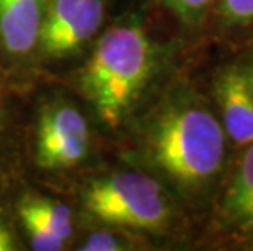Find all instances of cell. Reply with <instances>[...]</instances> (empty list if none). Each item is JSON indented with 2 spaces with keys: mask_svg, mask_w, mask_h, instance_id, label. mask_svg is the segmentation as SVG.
<instances>
[{
  "mask_svg": "<svg viewBox=\"0 0 253 251\" xmlns=\"http://www.w3.org/2000/svg\"><path fill=\"white\" fill-rule=\"evenodd\" d=\"M15 217L18 223H33L54 233L67 245L75 237L77 214L67 202L54 197L23 191V194H20L15 202Z\"/></svg>",
  "mask_w": 253,
  "mask_h": 251,
  "instance_id": "10",
  "label": "cell"
},
{
  "mask_svg": "<svg viewBox=\"0 0 253 251\" xmlns=\"http://www.w3.org/2000/svg\"><path fill=\"white\" fill-rule=\"evenodd\" d=\"M47 0H0V61L21 90L40 75L38 46Z\"/></svg>",
  "mask_w": 253,
  "mask_h": 251,
  "instance_id": "6",
  "label": "cell"
},
{
  "mask_svg": "<svg viewBox=\"0 0 253 251\" xmlns=\"http://www.w3.org/2000/svg\"><path fill=\"white\" fill-rule=\"evenodd\" d=\"M77 217L87 227H111L144 238L181 230L185 209L165 186L127 165L91 170L72 183Z\"/></svg>",
  "mask_w": 253,
  "mask_h": 251,
  "instance_id": "3",
  "label": "cell"
},
{
  "mask_svg": "<svg viewBox=\"0 0 253 251\" xmlns=\"http://www.w3.org/2000/svg\"><path fill=\"white\" fill-rule=\"evenodd\" d=\"M98 127L82 101L52 92L38 100L23 139V160L51 183L75 181L91 172Z\"/></svg>",
  "mask_w": 253,
  "mask_h": 251,
  "instance_id": "4",
  "label": "cell"
},
{
  "mask_svg": "<svg viewBox=\"0 0 253 251\" xmlns=\"http://www.w3.org/2000/svg\"><path fill=\"white\" fill-rule=\"evenodd\" d=\"M110 0H47L38 67L84 57L108 25Z\"/></svg>",
  "mask_w": 253,
  "mask_h": 251,
  "instance_id": "5",
  "label": "cell"
},
{
  "mask_svg": "<svg viewBox=\"0 0 253 251\" xmlns=\"http://www.w3.org/2000/svg\"><path fill=\"white\" fill-rule=\"evenodd\" d=\"M214 10L222 28L235 30L253 25V0H216Z\"/></svg>",
  "mask_w": 253,
  "mask_h": 251,
  "instance_id": "13",
  "label": "cell"
},
{
  "mask_svg": "<svg viewBox=\"0 0 253 251\" xmlns=\"http://www.w3.org/2000/svg\"><path fill=\"white\" fill-rule=\"evenodd\" d=\"M21 250L17 233L7 222V217L0 214V251H17Z\"/></svg>",
  "mask_w": 253,
  "mask_h": 251,
  "instance_id": "14",
  "label": "cell"
},
{
  "mask_svg": "<svg viewBox=\"0 0 253 251\" xmlns=\"http://www.w3.org/2000/svg\"><path fill=\"white\" fill-rule=\"evenodd\" d=\"M23 92L0 61V201L17 189L25 168V126L20 109Z\"/></svg>",
  "mask_w": 253,
  "mask_h": 251,
  "instance_id": "8",
  "label": "cell"
},
{
  "mask_svg": "<svg viewBox=\"0 0 253 251\" xmlns=\"http://www.w3.org/2000/svg\"><path fill=\"white\" fill-rule=\"evenodd\" d=\"M252 250H253V247H252Z\"/></svg>",
  "mask_w": 253,
  "mask_h": 251,
  "instance_id": "16",
  "label": "cell"
},
{
  "mask_svg": "<svg viewBox=\"0 0 253 251\" xmlns=\"http://www.w3.org/2000/svg\"><path fill=\"white\" fill-rule=\"evenodd\" d=\"M244 69H245V75H247V80H249V85H250V90H252V95H253V62L249 67L244 66Z\"/></svg>",
  "mask_w": 253,
  "mask_h": 251,
  "instance_id": "15",
  "label": "cell"
},
{
  "mask_svg": "<svg viewBox=\"0 0 253 251\" xmlns=\"http://www.w3.org/2000/svg\"><path fill=\"white\" fill-rule=\"evenodd\" d=\"M121 157L159 179L183 209L214 197L227 162V137L216 111L191 83L175 80L132 119Z\"/></svg>",
  "mask_w": 253,
  "mask_h": 251,
  "instance_id": "1",
  "label": "cell"
},
{
  "mask_svg": "<svg viewBox=\"0 0 253 251\" xmlns=\"http://www.w3.org/2000/svg\"><path fill=\"white\" fill-rule=\"evenodd\" d=\"M212 228L224 237L253 242V142L244 145L212 197Z\"/></svg>",
  "mask_w": 253,
  "mask_h": 251,
  "instance_id": "7",
  "label": "cell"
},
{
  "mask_svg": "<svg viewBox=\"0 0 253 251\" xmlns=\"http://www.w3.org/2000/svg\"><path fill=\"white\" fill-rule=\"evenodd\" d=\"M212 100L227 141L240 147L253 142V95L244 66L219 69L212 80Z\"/></svg>",
  "mask_w": 253,
  "mask_h": 251,
  "instance_id": "9",
  "label": "cell"
},
{
  "mask_svg": "<svg viewBox=\"0 0 253 251\" xmlns=\"http://www.w3.org/2000/svg\"><path fill=\"white\" fill-rule=\"evenodd\" d=\"M188 31L201 30L214 10L216 0H157Z\"/></svg>",
  "mask_w": 253,
  "mask_h": 251,
  "instance_id": "12",
  "label": "cell"
},
{
  "mask_svg": "<svg viewBox=\"0 0 253 251\" xmlns=\"http://www.w3.org/2000/svg\"><path fill=\"white\" fill-rule=\"evenodd\" d=\"M75 247L79 251H127L147 245V238L111 227H88Z\"/></svg>",
  "mask_w": 253,
  "mask_h": 251,
  "instance_id": "11",
  "label": "cell"
},
{
  "mask_svg": "<svg viewBox=\"0 0 253 251\" xmlns=\"http://www.w3.org/2000/svg\"><path fill=\"white\" fill-rule=\"evenodd\" d=\"M170 62V47L141 13L106 25L67 80L100 131L120 137L155 97Z\"/></svg>",
  "mask_w": 253,
  "mask_h": 251,
  "instance_id": "2",
  "label": "cell"
}]
</instances>
